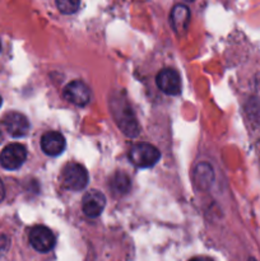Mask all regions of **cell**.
<instances>
[{
    "label": "cell",
    "mask_w": 260,
    "mask_h": 261,
    "mask_svg": "<svg viewBox=\"0 0 260 261\" xmlns=\"http://www.w3.org/2000/svg\"><path fill=\"white\" fill-rule=\"evenodd\" d=\"M161 158V153L154 145L142 143L137 144L130 149L129 160L134 166L139 168L152 167Z\"/></svg>",
    "instance_id": "cell-1"
},
{
    "label": "cell",
    "mask_w": 260,
    "mask_h": 261,
    "mask_svg": "<svg viewBox=\"0 0 260 261\" xmlns=\"http://www.w3.org/2000/svg\"><path fill=\"white\" fill-rule=\"evenodd\" d=\"M63 184L69 190H83L88 184V172L79 163H69L63 171Z\"/></svg>",
    "instance_id": "cell-2"
},
{
    "label": "cell",
    "mask_w": 260,
    "mask_h": 261,
    "mask_svg": "<svg viewBox=\"0 0 260 261\" xmlns=\"http://www.w3.org/2000/svg\"><path fill=\"white\" fill-rule=\"evenodd\" d=\"M27 158V149L24 145L13 143L7 145L0 154V163L5 170H18Z\"/></svg>",
    "instance_id": "cell-3"
},
{
    "label": "cell",
    "mask_w": 260,
    "mask_h": 261,
    "mask_svg": "<svg viewBox=\"0 0 260 261\" xmlns=\"http://www.w3.org/2000/svg\"><path fill=\"white\" fill-rule=\"evenodd\" d=\"M30 244L36 251L48 252L50 250L54 249V246L56 244L55 234L47 227L37 226L31 229Z\"/></svg>",
    "instance_id": "cell-4"
},
{
    "label": "cell",
    "mask_w": 260,
    "mask_h": 261,
    "mask_svg": "<svg viewBox=\"0 0 260 261\" xmlns=\"http://www.w3.org/2000/svg\"><path fill=\"white\" fill-rule=\"evenodd\" d=\"M66 101L76 106H86L91 101V89L82 81H73L64 88Z\"/></svg>",
    "instance_id": "cell-5"
},
{
    "label": "cell",
    "mask_w": 260,
    "mask_h": 261,
    "mask_svg": "<svg viewBox=\"0 0 260 261\" xmlns=\"http://www.w3.org/2000/svg\"><path fill=\"white\" fill-rule=\"evenodd\" d=\"M157 87L166 94L176 96L181 92V79L180 75L173 69H163L157 74L155 78Z\"/></svg>",
    "instance_id": "cell-6"
},
{
    "label": "cell",
    "mask_w": 260,
    "mask_h": 261,
    "mask_svg": "<svg viewBox=\"0 0 260 261\" xmlns=\"http://www.w3.org/2000/svg\"><path fill=\"white\" fill-rule=\"evenodd\" d=\"M105 206H106V196L98 190L88 191L82 200V209L84 214L91 218H97L101 216Z\"/></svg>",
    "instance_id": "cell-7"
},
{
    "label": "cell",
    "mask_w": 260,
    "mask_h": 261,
    "mask_svg": "<svg viewBox=\"0 0 260 261\" xmlns=\"http://www.w3.org/2000/svg\"><path fill=\"white\" fill-rule=\"evenodd\" d=\"M3 124H4L7 132L14 138L24 137L30 132V121L24 115L19 114V112H9L8 115H5V117L3 119Z\"/></svg>",
    "instance_id": "cell-8"
},
{
    "label": "cell",
    "mask_w": 260,
    "mask_h": 261,
    "mask_svg": "<svg viewBox=\"0 0 260 261\" xmlns=\"http://www.w3.org/2000/svg\"><path fill=\"white\" fill-rule=\"evenodd\" d=\"M65 138L58 132H48L41 138V148H42L43 153L51 155V157L61 154L65 149Z\"/></svg>",
    "instance_id": "cell-9"
},
{
    "label": "cell",
    "mask_w": 260,
    "mask_h": 261,
    "mask_svg": "<svg viewBox=\"0 0 260 261\" xmlns=\"http://www.w3.org/2000/svg\"><path fill=\"white\" fill-rule=\"evenodd\" d=\"M189 19H190V12L185 5H176L171 12V23L177 32L186 30Z\"/></svg>",
    "instance_id": "cell-10"
},
{
    "label": "cell",
    "mask_w": 260,
    "mask_h": 261,
    "mask_svg": "<svg viewBox=\"0 0 260 261\" xmlns=\"http://www.w3.org/2000/svg\"><path fill=\"white\" fill-rule=\"evenodd\" d=\"M112 189L119 194H126L130 189V180L125 173L119 172L112 178Z\"/></svg>",
    "instance_id": "cell-11"
},
{
    "label": "cell",
    "mask_w": 260,
    "mask_h": 261,
    "mask_svg": "<svg viewBox=\"0 0 260 261\" xmlns=\"http://www.w3.org/2000/svg\"><path fill=\"white\" fill-rule=\"evenodd\" d=\"M81 0H56V7L63 14H73L79 9Z\"/></svg>",
    "instance_id": "cell-12"
},
{
    "label": "cell",
    "mask_w": 260,
    "mask_h": 261,
    "mask_svg": "<svg viewBox=\"0 0 260 261\" xmlns=\"http://www.w3.org/2000/svg\"><path fill=\"white\" fill-rule=\"evenodd\" d=\"M5 198V189H4V184L3 181L0 180V201H3V199Z\"/></svg>",
    "instance_id": "cell-13"
},
{
    "label": "cell",
    "mask_w": 260,
    "mask_h": 261,
    "mask_svg": "<svg viewBox=\"0 0 260 261\" xmlns=\"http://www.w3.org/2000/svg\"><path fill=\"white\" fill-rule=\"evenodd\" d=\"M190 261H213V260L209 259V257L206 256H198V257H194V259H191Z\"/></svg>",
    "instance_id": "cell-14"
},
{
    "label": "cell",
    "mask_w": 260,
    "mask_h": 261,
    "mask_svg": "<svg viewBox=\"0 0 260 261\" xmlns=\"http://www.w3.org/2000/svg\"><path fill=\"white\" fill-rule=\"evenodd\" d=\"M3 142V134H2V132H0V143Z\"/></svg>",
    "instance_id": "cell-15"
},
{
    "label": "cell",
    "mask_w": 260,
    "mask_h": 261,
    "mask_svg": "<svg viewBox=\"0 0 260 261\" xmlns=\"http://www.w3.org/2000/svg\"><path fill=\"white\" fill-rule=\"evenodd\" d=\"M2 105H3V98H2V96H0V107H2Z\"/></svg>",
    "instance_id": "cell-16"
},
{
    "label": "cell",
    "mask_w": 260,
    "mask_h": 261,
    "mask_svg": "<svg viewBox=\"0 0 260 261\" xmlns=\"http://www.w3.org/2000/svg\"><path fill=\"white\" fill-rule=\"evenodd\" d=\"M249 261H256V260H255V259H254V257H250V259H249Z\"/></svg>",
    "instance_id": "cell-17"
},
{
    "label": "cell",
    "mask_w": 260,
    "mask_h": 261,
    "mask_svg": "<svg viewBox=\"0 0 260 261\" xmlns=\"http://www.w3.org/2000/svg\"><path fill=\"white\" fill-rule=\"evenodd\" d=\"M0 50H2V43H0Z\"/></svg>",
    "instance_id": "cell-18"
}]
</instances>
